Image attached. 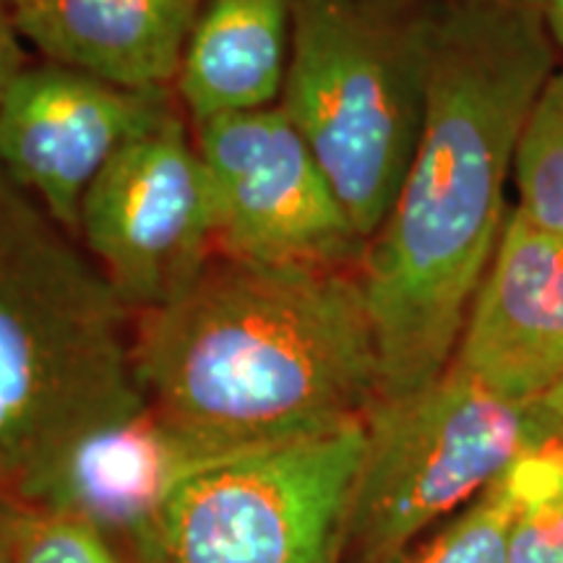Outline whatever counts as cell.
<instances>
[{
    "instance_id": "cell-1",
    "label": "cell",
    "mask_w": 563,
    "mask_h": 563,
    "mask_svg": "<svg viewBox=\"0 0 563 563\" xmlns=\"http://www.w3.org/2000/svg\"><path fill=\"white\" fill-rule=\"evenodd\" d=\"M555 68V45L525 0H443L420 144L361 264L382 399L454 361L509 217L527 115Z\"/></svg>"
},
{
    "instance_id": "cell-2",
    "label": "cell",
    "mask_w": 563,
    "mask_h": 563,
    "mask_svg": "<svg viewBox=\"0 0 563 563\" xmlns=\"http://www.w3.org/2000/svg\"><path fill=\"white\" fill-rule=\"evenodd\" d=\"M146 405L224 454L363 422L382 355L361 266L258 264L217 253L131 329Z\"/></svg>"
},
{
    "instance_id": "cell-3",
    "label": "cell",
    "mask_w": 563,
    "mask_h": 563,
    "mask_svg": "<svg viewBox=\"0 0 563 563\" xmlns=\"http://www.w3.org/2000/svg\"><path fill=\"white\" fill-rule=\"evenodd\" d=\"M133 316L0 167V490L26 501L63 452L144 405Z\"/></svg>"
},
{
    "instance_id": "cell-4",
    "label": "cell",
    "mask_w": 563,
    "mask_h": 563,
    "mask_svg": "<svg viewBox=\"0 0 563 563\" xmlns=\"http://www.w3.org/2000/svg\"><path fill=\"white\" fill-rule=\"evenodd\" d=\"M443 0H298L279 108L368 243L426 125Z\"/></svg>"
},
{
    "instance_id": "cell-5",
    "label": "cell",
    "mask_w": 563,
    "mask_h": 563,
    "mask_svg": "<svg viewBox=\"0 0 563 563\" xmlns=\"http://www.w3.org/2000/svg\"><path fill=\"white\" fill-rule=\"evenodd\" d=\"M530 407L485 386L456 361L420 389L365 415L344 563H391L543 452Z\"/></svg>"
},
{
    "instance_id": "cell-6",
    "label": "cell",
    "mask_w": 563,
    "mask_h": 563,
    "mask_svg": "<svg viewBox=\"0 0 563 563\" xmlns=\"http://www.w3.org/2000/svg\"><path fill=\"white\" fill-rule=\"evenodd\" d=\"M365 420L188 475L131 563H344Z\"/></svg>"
},
{
    "instance_id": "cell-7",
    "label": "cell",
    "mask_w": 563,
    "mask_h": 563,
    "mask_svg": "<svg viewBox=\"0 0 563 563\" xmlns=\"http://www.w3.org/2000/svg\"><path fill=\"white\" fill-rule=\"evenodd\" d=\"M79 243L133 319L180 298L217 256L207 170L180 104L89 188Z\"/></svg>"
},
{
    "instance_id": "cell-8",
    "label": "cell",
    "mask_w": 563,
    "mask_h": 563,
    "mask_svg": "<svg viewBox=\"0 0 563 563\" xmlns=\"http://www.w3.org/2000/svg\"><path fill=\"white\" fill-rule=\"evenodd\" d=\"M191 129L214 207L217 253L287 266L363 264L368 243L279 104Z\"/></svg>"
},
{
    "instance_id": "cell-9",
    "label": "cell",
    "mask_w": 563,
    "mask_h": 563,
    "mask_svg": "<svg viewBox=\"0 0 563 563\" xmlns=\"http://www.w3.org/2000/svg\"><path fill=\"white\" fill-rule=\"evenodd\" d=\"M175 108V91L118 87L53 60L26 63L0 100V167L79 241L89 188Z\"/></svg>"
},
{
    "instance_id": "cell-10",
    "label": "cell",
    "mask_w": 563,
    "mask_h": 563,
    "mask_svg": "<svg viewBox=\"0 0 563 563\" xmlns=\"http://www.w3.org/2000/svg\"><path fill=\"white\" fill-rule=\"evenodd\" d=\"M454 361L532 407L563 378V235L509 209Z\"/></svg>"
},
{
    "instance_id": "cell-11",
    "label": "cell",
    "mask_w": 563,
    "mask_h": 563,
    "mask_svg": "<svg viewBox=\"0 0 563 563\" xmlns=\"http://www.w3.org/2000/svg\"><path fill=\"white\" fill-rule=\"evenodd\" d=\"M230 456L144 405L70 443L24 504L95 525L129 555L167 496L209 464Z\"/></svg>"
},
{
    "instance_id": "cell-12",
    "label": "cell",
    "mask_w": 563,
    "mask_h": 563,
    "mask_svg": "<svg viewBox=\"0 0 563 563\" xmlns=\"http://www.w3.org/2000/svg\"><path fill=\"white\" fill-rule=\"evenodd\" d=\"M203 0H21V40L42 60L79 68L118 87L173 91Z\"/></svg>"
},
{
    "instance_id": "cell-13",
    "label": "cell",
    "mask_w": 563,
    "mask_h": 563,
    "mask_svg": "<svg viewBox=\"0 0 563 563\" xmlns=\"http://www.w3.org/2000/svg\"><path fill=\"white\" fill-rule=\"evenodd\" d=\"M295 3L203 0L173 87L188 123L279 104L290 68Z\"/></svg>"
},
{
    "instance_id": "cell-14",
    "label": "cell",
    "mask_w": 563,
    "mask_h": 563,
    "mask_svg": "<svg viewBox=\"0 0 563 563\" xmlns=\"http://www.w3.org/2000/svg\"><path fill=\"white\" fill-rule=\"evenodd\" d=\"M514 209L563 235V66L540 89L514 159Z\"/></svg>"
},
{
    "instance_id": "cell-15",
    "label": "cell",
    "mask_w": 563,
    "mask_h": 563,
    "mask_svg": "<svg viewBox=\"0 0 563 563\" xmlns=\"http://www.w3.org/2000/svg\"><path fill=\"white\" fill-rule=\"evenodd\" d=\"M519 462L477 501L391 563H509L511 527L522 504Z\"/></svg>"
},
{
    "instance_id": "cell-16",
    "label": "cell",
    "mask_w": 563,
    "mask_h": 563,
    "mask_svg": "<svg viewBox=\"0 0 563 563\" xmlns=\"http://www.w3.org/2000/svg\"><path fill=\"white\" fill-rule=\"evenodd\" d=\"M522 504L511 527L509 563H563V446L519 462Z\"/></svg>"
},
{
    "instance_id": "cell-17",
    "label": "cell",
    "mask_w": 563,
    "mask_h": 563,
    "mask_svg": "<svg viewBox=\"0 0 563 563\" xmlns=\"http://www.w3.org/2000/svg\"><path fill=\"white\" fill-rule=\"evenodd\" d=\"M16 563H131L95 525L47 506H19Z\"/></svg>"
},
{
    "instance_id": "cell-18",
    "label": "cell",
    "mask_w": 563,
    "mask_h": 563,
    "mask_svg": "<svg viewBox=\"0 0 563 563\" xmlns=\"http://www.w3.org/2000/svg\"><path fill=\"white\" fill-rule=\"evenodd\" d=\"M26 58L24 47H21V34L13 24L11 11L0 5V100L13 84V79L24 70Z\"/></svg>"
},
{
    "instance_id": "cell-19",
    "label": "cell",
    "mask_w": 563,
    "mask_h": 563,
    "mask_svg": "<svg viewBox=\"0 0 563 563\" xmlns=\"http://www.w3.org/2000/svg\"><path fill=\"white\" fill-rule=\"evenodd\" d=\"M530 412L543 446H563V378L540 402L530 407Z\"/></svg>"
},
{
    "instance_id": "cell-20",
    "label": "cell",
    "mask_w": 563,
    "mask_h": 563,
    "mask_svg": "<svg viewBox=\"0 0 563 563\" xmlns=\"http://www.w3.org/2000/svg\"><path fill=\"white\" fill-rule=\"evenodd\" d=\"M21 501L0 490V563H16V519Z\"/></svg>"
},
{
    "instance_id": "cell-21",
    "label": "cell",
    "mask_w": 563,
    "mask_h": 563,
    "mask_svg": "<svg viewBox=\"0 0 563 563\" xmlns=\"http://www.w3.org/2000/svg\"><path fill=\"white\" fill-rule=\"evenodd\" d=\"M545 26L555 51H563V0H525Z\"/></svg>"
},
{
    "instance_id": "cell-22",
    "label": "cell",
    "mask_w": 563,
    "mask_h": 563,
    "mask_svg": "<svg viewBox=\"0 0 563 563\" xmlns=\"http://www.w3.org/2000/svg\"><path fill=\"white\" fill-rule=\"evenodd\" d=\"M21 3V0H0V5H5V9H13V5H19Z\"/></svg>"
}]
</instances>
